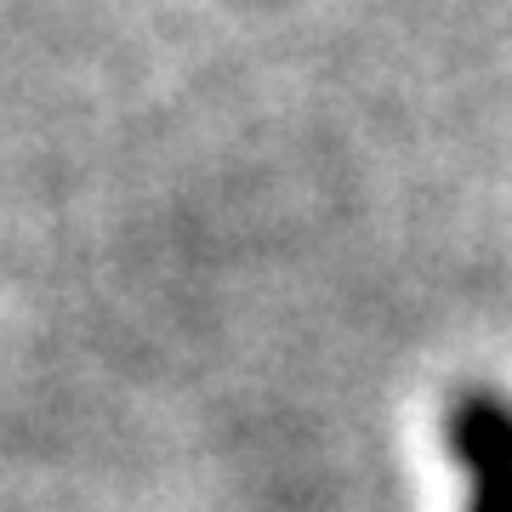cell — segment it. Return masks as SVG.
<instances>
[{"label":"cell","mask_w":512,"mask_h":512,"mask_svg":"<svg viewBox=\"0 0 512 512\" xmlns=\"http://www.w3.org/2000/svg\"><path fill=\"white\" fill-rule=\"evenodd\" d=\"M450 461L467 473V512H512V399L461 387L444 410Z\"/></svg>","instance_id":"cell-1"}]
</instances>
